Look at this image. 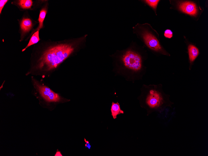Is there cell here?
Instances as JSON below:
<instances>
[{
	"label": "cell",
	"mask_w": 208,
	"mask_h": 156,
	"mask_svg": "<svg viewBox=\"0 0 208 156\" xmlns=\"http://www.w3.org/2000/svg\"><path fill=\"white\" fill-rule=\"evenodd\" d=\"M134 43L118 51L116 55V72L126 81L135 83L141 80L146 73L144 58Z\"/></svg>",
	"instance_id": "obj_1"
},
{
	"label": "cell",
	"mask_w": 208,
	"mask_h": 156,
	"mask_svg": "<svg viewBox=\"0 0 208 156\" xmlns=\"http://www.w3.org/2000/svg\"><path fill=\"white\" fill-rule=\"evenodd\" d=\"M140 94L137 99L140 106L145 109L148 116L154 112L161 113L168 107L172 108L174 103L170 99V95L166 93L163 85L143 84Z\"/></svg>",
	"instance_id": "obj_2"
},
{
	"label": "cell",
	"mask_w": 208,
	"mask_h": 156,
	"mask_svg": "<svg viewBox=\"0 0 208 156\" xmlns=\"http://www.w3.org/2000/svg\"><path fill=\"white\" fill-rule=\"evenodd\" d=\"M71 45L60 44L45 50L39 60L38 68L48 71L56 68L73 51Z\"/></svg>",
	"instance_id": "obj_3"
},
{
	"label": "cell",
	"mask_w": 208,
	"mask_h": 156,
	"mask_svg": "<svg viewBox=\"0 0 208 156\" xmlns=\"http://www.w3.org/2000/svg\"><path fill=\"white\" fill-rule=\"evenodd\" d=\"M139 30L134 27V33L138 34L141 37L146 46L154 53L163 55H169V54L160 45L159 41L151 31L144 27L139 26Z\"/></svg>",
	"instance_id": "obj_4"
},
{
	"label": "cell",
	"mask_w": 208,
	"mask_h": 156,
	"mask_svg": "<svg viewBox=\"0 0 208 156\" xmlns=\"http://www.w3.org/2000/svg\"><path fill=\"white\" fill-rule=\"evenodd\" d=\"M35 85L41 96L46 101L48 102H58L60 100L59 95L54 92L48 87L39 84L36 82Z\"/></svg>",
	"instance_id": "obj_5"
},
{
	"label": "cell",
	"mask_w": 208,
	"mask_h": 156,
	"mask_svg": "<svg viewBox=\"0 0 208 156\" xmlns=\"http://www.w3.org/2000/svg\"><path fill=\"white\" fill-rule=\"evenodd\" d=\"M179 8L183 12L190 15L195 16L197 14V9L196 5L192 2H183L179 4Z\"/></svg>",
	"instance_id": "obj_6"
},
{
	"label": "cell",
	"mask_w": 208,
	"mask_h": 156,
	"mask_svg": "<svg viewBox=\"0 0 208 156\" xmlns=\"http://www.w3.org/2000/svg\"><path fill=\"white\" fill-rule=\"evenodd\" d=\"M189 60L190 64H192L199 54V50L195 46L190 44L188 47Z\"/></svg>",
	"instance_id": "obj_7"
},
{
	"label": "cell",
	"mask_w": 208,
	"mask_h": 156,
	"mask_svg": "<svg viewBox=\"0 0 208 156\" xmlns=\"http://www.w3.org/2000/svg\"><path fill=\"white\" fill-rule=\"evenodd\" d=\"M111 111V115L114 119L117 118V116L118 115L124 113V111L121 109L120 104L118 102L116 103L112 102Z\"/></svg>",
	"instance_id": "obj_8"
},
{
	"label": "cell",
	"mask_w": 208,
	"mask_h": 156,
	"mask_svg": "<svg viewBox=\"0 0 208 156\" xmlns=\"http://www.w3.org/2000/svg\"><path fill=\"white\" fill-rule=\"evenodd\" d=\"M20 26L21 30L24 32H28L32 27V21L29 18H24L21 21Z\"/></svg>",
	"instance_id": "obj_9"
},
{
	"label": "cell",
	"mask_w": 208,
	"mask_h": 156,
	"mask_svg": "<svg viewBox=\"0 0 208 156\" xmlns=\"http://www.w3.org/2000/svg\"><path fill=\"white\" fill-rule=\"evenodd\" d=\"M39 31H37L31 37L30 40L26 47L22 51H24L27 48L31 45L37 43L39 40Z\"/></svg>",
	"instance_id": "obj_10"
},
{
	"label": "cell",
	"mask_w": 208,
	"mask_h": 156,
	"mask_svg": "<svg viewBox=\"0 0 208 156\" xmlns=\"http://www.w3.org/2000/svg\"><path fill=\"white\" fill-rule=\"evenodd\" d=\"M46 13L47 10L46 9L44 8L42 9L40 11L39 17L38 18L39 26L37 29V31H39V30L41 28H42L43 27V22L45 17Z\"/></svg>",
	"instance_id": "obj_11"
},
{
	"label": "cell",
	"mask_w": 208,
	"mask_h": 156,
	"mask_svg": "<svg viewBox=\"0 0 208 156\" xmlns=\"http://www.w3.org/2000/svg\"><path fill=\"white\" fill-rule=\"evenodd\" d=\"M18 4L22 8L27 9L31 8L32 5V1L31 0H20Z\"/></svg>",
	"instance_id": "obj_12"
},
{
	"label": "cell",
	"mask_w": 208,
	"mask_h": 156,
	"mask_svg": "<svg viewBox=\"0 0 208 156\" xmlns=\"http://www.w3.org/2000/svg\"><path fill=\"white\" fill-rule=\"evenodd\" d=\"M145 2L149 6L151 7L154 10H156L157 5L159 1L158 0H144Z\"/></svg>",
	"instance_id": "obj_13"
},
{
	"label": "cell",
	"mask_w": 208,
	"mask_h": 156,
	"mask_svg": "<svg viewBox=\"0 0 208 156\" xmlns=\"http://www.w3.org/2000/svg\"><path fill=\"white\" fill-rule=\"evenodd\" d=\"M164 36L166 38H171L173 36V32L170 30L167 29L164 31Z\"/></svg>",
	"instance_id": "obj_14"
},
{
	"label": "cell",
	"mask_w": 208,
	"mask_h": 156,
	"mask_svg": "<svg viewBox=\"0 0 208 156\" xmlns=\"http://www.w3.org/2000/svg\"><path fill=\"white\" fill-rule=\"evenodd\" d=\"M7 0H0V13H1L3 7L6 4V3L8 1Z\"/></svg>",
	"instance_id": "obj_15"
}]
</instances>
